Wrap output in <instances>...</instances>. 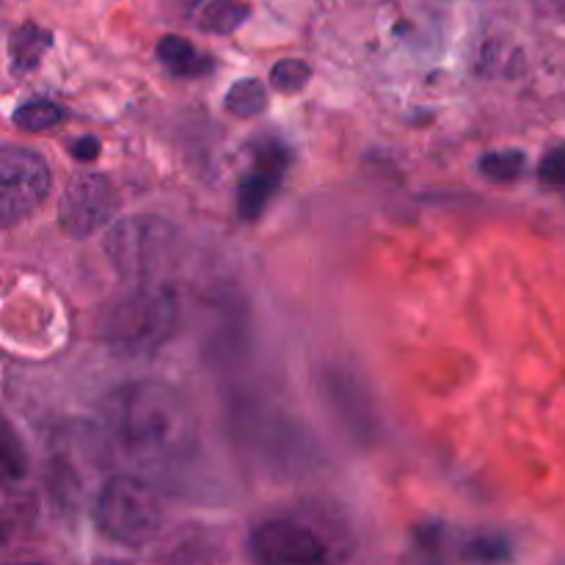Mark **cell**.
Wrapping results in <instances>:
<instances>
[{"label": "cell", "mask_w": 565, "mask_h": 565, "mask_svg": "<svg viewBox=\"0 0 565 565\" xmlns=\"http://www.w3.org/2000/svg\"><path fill=\"white\" fill-rule=\"evenodd\" d=\"M110 428L121 450L143 467H166L191 456L199 425L193 406L166 381H132L110 403Z\"/></svg>", "instance_id": "cell-1"}, {"label": "cell", "mask_w": 565, "mask_h": 565, "mask_svg": "<svg viewBox=\"0 0 565 565\" xmlns=\"http://www.w3.org/2000/svg\"><path fill=\"white\" fill-rule=\"evenodd\" d=\"M180 323L177 296L163 285L141 281L136 290L114 301L99 331L110 351L121 356H152L174 337Z\"/></svg>", "instance_id": "cell-2"}, {"label": "cell", "mask_w": 565, "mask_h": 565, "mask_svg": "<svg viewBox=\"0 0 565 565\" xmlns=\"http://www.w3.org/2000/svg\"><path fill=\"white\" fill-rule=\"evenodd\" d=\"M166 505L158 491L132 475H114L94 500V524L99 533L125 550H143L160 535Z\"/></svg>", "instance_id": "cell-3"}, {"label": "cell", "mask_w": 565, "mask_h": 565, "mask_svg": "<svg viewBox=\"0 0 565 565\" xmlns=\"http://www.w3.org/2000/svg\"><path fill=\"white\" fill-rule=\"evenodd\" d=\"M171 243H174V230L163 218L136 215L110 226L105 252L119 274L136 281H152L169 257Z\"/></svg>", "instance_id": "cell-4"}, {"label": "cell", "mask_w": 565, "mask_h": 565, "mask_svg": "<svg viewBox=\"0 0 565 565\" xmlns=\"http://www.w3.org/2000/svg\"><path fill=\"white\" fill-rule=\"evenodd\" d=\"M53 174L42 154L22 147H3L0 152V218L11 230L47 199Z\"/></svg>", "instance_id": "cell-5"}, {"label": "cell", "mask_w": 565, "mask_h": 565, "mask_svg": "<svg viewBox=\"0 0 565 565\" xmlns=\"http://www.w3.org/2000/svg\"><path fill=\"white\" fill-rule=\"evenodd\" d=\"M119 213V196L108 177L103 174H77L66 185L58 202V226L75 241L97 235Z\"/></svg>", "instance_id": "cell-6"}, {"label": "cell", "mask_w": 565, "mask_h": 565, "mask_svg": "<svg viewBox=\"0 0 565 565\" xmlns=\"http://www.w3.org/2000/svg\"><path fill=\"white\" fill-rule=\"evenodd\" d=\"M252 557L259 563H320L329 561V550L309 524L298 519H268L252 530Z\"/></svg>", "instance_id": "cell-7"}, {"label": "cell", "mask_w": 565, "mask_h": 565, "mask_svg": "<svg viewBox=\"0 0 565 565\" xmlns=\"http://www.w3.org/2000/svg\"><path fill=\"white\" fill-rule=\"evenodd\" d=\"M287 160H290V154H287L285 143L268 138L259 147H254L252 166H248L246 177L237 188V210H241L243 218L257 221L265 213L270 199L279 193L281 182H285Z\"/></svg>", "instance_id": "cell-8"}, {"label": "cell", "mask_w": 565, "mask_h": 565, "mask_svg": "<svg viewBox=\"0 0 565 565\" xmlns=\"http://www.w3.org/2000/svg\"><path fill=\"white\" fill-rule=\"evenodd\" d=\"M248 20V6L241 0H196L191 6V22L207 33H235Z\"/></svg>", "instance_id": "cell-9"}, {"label": "cell", "mask_w": 565, "mask_h": 565, "mask_svg": "<svg viewBox=\"0 0 565 565\" xmlns=\"http://www.w3.org/2000/svg\"><path fill=\"white\" fill-rule=\"evenodd\" d=\"M53 44V36L50 31L39 25H20L11 31L9 36V61H11V72L14 75H25V72H33L39 64H42L44 53Z\"/></svg>", "instance_id": "cell-10"}, {"label": "cell", "mask_w": 565, "mask_h": 565, "mask_svg": "<svg viewBox=\"0 0 565 565\" xmlns=\"http://www.w3.org/2000/svg\"><path fill=\"white\" fill-rule=\"evenodd\" d=\"M158 61L171 72L174 77H202L213 70L210 55L193 47L188 39L180 36H163L158 42Z\"/></svg>", "instance_id": "cell-11"}, {"label": "cell", "mask_w": 565, "mask_h": 565, "mask_svg": "<svg viewBox=\"0 0 565 565\" xmlns=\"http://www.w3.org/2000/svg\"><path fill=\"white\" fill-rule=\"evenodd\" d=\"M224 105L230 114L241 116V119H252V116H259L265 110L268 92H265L263 81H257V77H241L230 86Z\"/></svg>", "instance_id": "cell-12"}, {"label": "cell", "mask_w": 565, "mask_h": 565, "mask_svg": "<svg viewBox=\"0 0 565 565\" xmlns=\"http://www.w3.org/2000/svg\"><path fill=\"white\" fill-rule=\"evenodd\" d=\"M64 119V110L53 99H28L14 110V125L28 132H42Z\"/></svg>", "instance_id": "cell-13"}, {"label": "cell", "mask_w": 565, "mask_h": 565, "mask_svg": "<svg viewBox=\"0 0 565 565\" xmlns=\"http://www.w3.org/2000/svg\"><path fill=\"white\" fill-rule=\"evenodd\" d=\"M524 166H527V158L519 149H508V152H489L480 158V174L491 182H505L519 180L524 174Z\"/></svg>", "instance_id": "cell-14"}, {"label": "cell", "mask_w": 565, "mask_h": 565, "mask_svg": "<svg viewBox=\"0 0 565 565\" xmlns=\"http://www.w3.org/2000/svg\"><path fill=\"white\" fill-rule=\"evenodd\" d=\"M309 77H312V70H309V64H303V61L298 58H285L279 61V64L270 70V83H274L279 92H301L303 86L309 83Z\"/></svg>", "instance_id": "cell-15"}, {"label": "cell", "mask_w": 565, "mask_h": 565, "mask_svg": "<svg viewBox=\"0 0 565 565\" xmlns=\"http://www.w3.org/2000/svg\"><path fill=\"white\" fill-rule=\"evenodd\" d=\"M539 180L546 188H565V143L544 154L539 163Z\"/></svg>", "instance_id": "cell-16"}, {"label": "cell", "mask_w": 565, "mask_h": 565, "mask_svg": "<svg viewBox=\"0 0 565 565\" xmlns=\"http://www.w3.org/2000/svg\"><path fill=\"white\" fill-rule=\"evenodd\" d=\"M469 561H508L511 557V546L505 539H494V535H483L475 539L467 550Z\"/></svg>", "instance_id": "cell-17"}, {"label": "cell", "mask_w": 565, "mask_h": 565, "mask_svg": "<svg viewBox=\"0 0 565 565\" xmlns=\"http://www.w3.org/2000/svg\"><path fill=\"white\" fill-rule=\"evenodd\" d=\"M3 469L9 478H22V472H25V458H22L20 450H17L11 428L6 430L3 436Z\"/></svg>", "instance_id": "cell-18"}, {"label": "cell", "mask_w": 565, "mask_h": 565, "mask_svg": "<svg viewBox=\"0 0 565 565\" xmlns=\"http://www.w3.org/2000/svg\"><path fill=\"white\" fill-rule=\"evenodd\" d=\"M70 152L75 154L81 163H88V160H94L99 154V141L92 136H83V138H77V141H72Z\"/></svg>", "instance_id": "cell-19"}]
</instances>
